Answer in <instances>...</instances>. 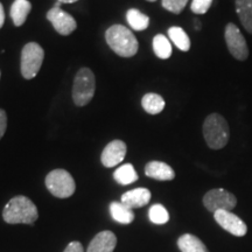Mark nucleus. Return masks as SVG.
Returning <instances> with one entry per match:
<instances>
[{"instance_id":"32","label":"nucleus","mask_w":252,"mask_h":252,"mask_svg":"<svg viewBox=\"0 0 252 252\" xmlns=\"http://www.w3.org/2000/svg\"><path fill=\"white\" fill-rule=\"evenodd\" d=\"M147 1H151V2H153V1H157V0H147Z\"/></svg>"},{"instance_id":"2","label":"nucleus","mask_w":252,"mask_h":252,"mask_svg":"<svg viewBox=\"0 0 252 252\" xmlns=\"http://www.w3.org/2000/svg\"><path fill=\"white\" fill-rule=\"evenodd\" d=\"M106 42L116 54L122 58H132L137 54L138 40L130 30L122 25H113L105 33Z\"/></svg>"},{"instance_id":"16","label":"nucleus","mask_w":252,"mask_h":252,"mask_svg":"<svg viewBox=\"0 0 252 252\" xmlns=\"http://www.w3.org/2000/svg\"><path fill=\"white\" fill-rule=\"evenodd\" d=\"M236 12L245 31L252 34V0H236Z\"/></svg>"},{"instance_id":"6","label":"nucleus","mask_w":252,"mask_h":252,"mask_svg":"<svg viewBox=\"0 0 252 252\" xmlns=\"http://www.w3.org/2000/svg\"><path fill=\"white\" fill-rule=\"evenodd\" d=\"M45 59L42 47L36 42H30L21 53V74L26 80H32L37 75Z\"/></svg>"},{"instance_id":"23","label":"nucleus","mask_w":252,"mask_h":252,"mask_svg":"<svg viewBox=\"0 0 252 252\" xmlns=\"http://www.w3.org/2000/svg\"><path fill=\"white\" fill-rule=\"evenodd\" d=\"M153 50L156 55L161 60H167L172 55V45L169 40L162 34H158L153 39Z\"/></svg>"},{"instance_id":"12","label":"nucleus","mask_w":252,"mask_h":252,"mask_svg":"<svg viewBox=\"0 0 252 252\" xmlns=\"http://www.w3.org/2000/svg\"><path fill=\"white\" fill-rule=\"evenodd\" d=\"M117 245V237L112 231L105 230L94 236L87 252H113Z\"/></svg>"},{"instance_id":"29","label":"nucleus","mask_w":252,"mask_h":252,"mask_svg":"<svg viewBox=\"0 0 252 252\" xmlns=\"http://www.w3.org/2000/svg\"><path fill=\"white\" fill-rule=\"evenodd\" d=\"M4 23H5V12H4V7H2L1 2H0V28L2 27Z\"/></svg>"},{"instance_id":"31","label":"nucleus","mask_w":252,"mask_h":252,"mask_svg":"<svg viewBox=\"0 0 252 252\" xmlns=\"http://www.w3.org/2000/svg\"><path fill=\"white\" fill-rule=\"evenodd\" d=\"M195 24H196V25H195V28H196L197 31H200L201 30V23H200V21L195 20Z\"/></svg>"},{"instance_id":"7","label":"nucleus","mask_w":252,"mask_h":252,"mask_svg":"<svg viewBox=\"0 0 252 252\" xmlns=\"http://www.w3.org/2000/svg\"><path fill=\"white\" fill-rule=\"evenodd\" d=\"M203 204L209 212L216 213L219 210L231 212L237 204V198L235 195L225 189H212L203 196Z\"/></svg>"},{"instance_id":"18","label":"nucleus","mask_w":252,"mask_h":252,"mask_svg":"<svg viewBox=\"0 0 252 252\" xmlns=\"http://www.w3.org/2000/svg\"><path fill=\"white\" fill-rule=\"evenodd\" d=\"M110 213L112 219L122 224H130L134 220V213L131 208L122 202H112L110 204Z\"/></svg>"},{"instance_id":"21","label":"nucleus","mask_w":252,"mask_h":252,"mask_svg":"<svg viewBox=\"0 0 252 252\" xmlns=\"http://www.w3.org/2000/svg\"><path fill=\"white\" fill-rule=\"evenodd\" d=\"M126 20L132 30L141 32L145 31L150 25V18L146 14L141 13L139 9L131 8L126 13Z\"/></svg>"},{"instance_id":"9","label":"nucleus","mask_w":252,"mask_h":252,"mask_svg":"<svg viewBox=\"0 0 252 252\" xmlns=\"http://www.w3.org/2000/svg\"><path fill=\"white\" fill-rule=\"evenodd\" d=\"M47 19L52 23L53 27L61 35H69L72 32L76 30L77 24L76 20L64 12L61 8V2H56L53 8H50L47 13Z\"/></svg>"},{"instance_id":"27","label":"nucleus","mask_w":252,"mask_h":252,"mask_svg":"<svg viewBox=\"0 0 252 252\" xmlns=\"http://www.w3.org/2000/svg\"><path fill=\"white\" fill-rule=\"evenodd\" d=\"M6 127H7V116H6V112L4 110L0 109V139L4 137Z\"/></svg>"},{"instance_id":"30","label":"nucleus","mask_w":252,"mask_h":252,"mask_svg":"<svg viewBox=\"0 0 252 252\" xmlns=\"http://www.w3.org/2000/svg\"><path fill=\"white\" fill-rule=\"evenodd\" d=\"M77 0H59V2L61 4H72V2H76Z\"/></svg>"},{"instance_id":"8","label":"nucleus","mask_w":252,"mask_h":252,"mask_svg":"<svg viewBox=\"0 0 252 252\" xmlns=\"http://www.w3.org/2000/svg\"><path fill=\"white\" fill-rule=\"evenodd\" d=\"M225 42L230 54L236 60L244 61L249 56V48L247 41L239 28L235 24H228L225 27Z\"/></svg>"},{"instance_id":"22","label":"nucleus","mask_w":252,"mask_h":252,"mask_svg":"<svg viewBox=\"0 0 252 252\" xmlns=\"http://www.w3.org/2000/svg\"><path fill=\"white\" fill-rule=\"evenodd\" d=\"M168 36L172 42L182 52H188L190 49V40L187 33L181 27L173 26L168 30Z\"/></svg>"},{"instance_id":"26","label":"nucleus","mask_w":252,"mask_h":252,"mask_svg":"<svg viewBox=\"0 0 252 252\" xmlns=\"http://www.w3.org/2000/svg\"><path fill=\"white\" fill-rule=\"evenodd\" d=\"M212 4L213 0H193L190 8L195 14H206Z\"/></svg>"},{"instance_id":"28","label":"nucleus","mask_w":252,"mask_h":252,"mask_svg":"<svg viewBox=\"0 0 252 252\" xmlns=\"http://www.w3.org/2000/svg\"><path fill=\"white\" fill-rule=\"evenodd\" d=\"M63 252H84V250L80 242H71Z\"/></svg>"},{"instance_id":"19","label":"nucleus","mask_w":252,"mask_h":252,"mask_svg":"<svg viewBox=\"0 0 252 252\" xmlns=\"http://www.w3.org/2000/svg\"><path fill=\"white\" fill-rule=\"evenodd\" d=\"M141 105H143V109L150 115H158L165 109V99L162 98L160 94H146L141 99Z\"/></svg>"},{"instance_id":"33","label":"nucleus","mask_w":252,"mask_h":252,"mask_svg":"<svg viewBox=\"0 0 252 252\" xmlns=\"http://www.w3.org/2000/svg\"><path fill=\"white\" fill-rule=\"evenodd\" d=\"M0 75H1V74H0Z\"/></svg>"},{"instance_id":"4","label":"nucleus","mask_w":252,"mask_h":252,"mask_svg":"<svg viewBox=\"0 0 252 252\" xmlns=\"http://www.w3.org/2000/svg\"><path fill=\"white\" fill-rule=\"evenodd\" d=\"M96 88L94 72L88 68L81 69L77 72L72 87V99L76 105L84 106L93 99Z\"/></svg>"},{"instance_id":"3","label":"nucleus","mask_w":252,"mask_h":252,"mask_svg":"<svg viewBox=\"0 0 252 252\" xmlns=\"http://www.w3.org/2000/svg\"><path fill=\"white\" fill-rule=\"evenodd\" d=\"M203 135L210 149H223L228 144L230 137L228 123L219 113H212L203 123Z\"/></svg>"},{"instance_id":"5","label":"nucleus","mask_w":252,"mask_h":252,"mask_svg":"<svg viewBox=\"0 0 252 252\" xmlns=\"http://www.w3.org/2000/svg\"><path fill=\"white\" fill-rule=\"evenodd\" d=\"M46 187L54 196L67 198L75 193L76 185L70 173L64 169H54L47 175Z\"/></svg>"},{"instance_id":"17","label":"nucleus","mask_w":252,"mask_h":252,"mask_svg":"<svg viewBox=\"0 0 252 252\" xmlns=\"http://www.w3.org/2000/svg\"><path fill=\"white\" fill-rule=\"evenodd\" d=\"M32 9V4L28 0H15L11 7V18L15 26L25 24Z\"/></svg>"},{"instance_id":"20","label":"nucleus","mask_w":252,"mask_h":252,"mask_svg":"<svg viewBox=\"0 0 252 252\" xmlns=\"http://www.w3.org/2000/svg\"><path fill=\"white\" fill-rule=\"evenodd\" d=\"M113 178L119 185L127 186L137 181L139 176H138L134 167L131 163H125V165H122L116 169L115 173H113Z\"/></svg>"},{"instance_id":"25","label":"nucleus","mask_w":252,"mask_h":252,"mask_svg":"<svg viewBox=\"0 0 252 252\" xmlns=\"http://www.w3.org/2000/svg\"><path fill=\"white\" fill-rule=\"evenodd\" d=\"M188 0H162V7L174 14H180L187 5Z\"/></svg>"},{"instance_id":"1","label":"nucleus","mask_w":252,"mask_h":252,"mask_svg":"<svg viewBox=\"0 0 252 252\" xmlns=\"http://www.w3.org/2000/svg\"><path fill=\"white\" fill-rule=\"evenodd\" d=\"M37 217L39 213L36 206L23 195L9 200L2 212V219L8 224H33Z\"/></svg>"},{"instance_id":"11","label":"nucleus","mask_w":252,"mask_h":252,"mask_svg":"<svg viewBox=\"0 0 252 252\" xmlns=\"http://www.w3.org/2000/svg\"><path fill=\"white\" fill-rule=\"evenodd\" d=\"M126 144L122 140H113L111 143L108 144L105 146V149L103 150L102 157V163L105 167H115L121 163L126 156Z\"/></svg>"},{"instance_id":"14","label":"nucleus","mask_w":252,"mask_h":252,"mask_svg":"<svg viewBox=\"0 0 252 252\" xmlns=\"http://www.w3.org/2000/svg\"><path fill=\"white\" fill-rule=\"evenodd\" d=\"M151 200V191L146 188H135L126 191L122 196V203L131 209L141 208L149 204Z\"/></svg>"},{"instance_id":"10","label":"nucleus","mask_w":252,"mask_h":252,"mask_svg":"<svg viewBox=\"0 0 252 252\" xmlns=\"http://www.w3.org/2000/svg\"><path fill=\"white\" fill-rule=\"evenodd\" d=\"M214 219L220 228H223L229 234L237 236V237H243L247 235L248 226L237 215L232 214V212H226V210H219L214 213Z\"/></svg>"},{"instance_id":"15","label":"nucleus","mask_w":252,"mask_h":252,"mask_svg":"<svg viewBox=\"0 0 252 252\" xmlns=\"http://www.w3.org/2000/svg\"><path fill=\"white\" fill-rule=\"evenodd\" d=\"M178 247L181 252H209L200 238L191 234H185L178 239Z\"/></svg>"},{"instance_id":"13","label":"nucleus","mask_w":252,"mask_h":252,"mask_svg":"<svg viewBox=\"0 0 252 252\" xmlns=\"http://www.w3.org/2000/svg\"><path fill=\"white\" fill-rule=\"evenodd\" d=\"M145 174L159 181H171L175 178V172L169 165L161 161H151L145 167Z\"/></svg>"},{"instance_id":"24","label":"nucleus","mask_w":252,"mask_h":252,"mask_svg":"<svg viewBox=\"0 0 252 252\" xmlns=\"http://www.w3.org/2000/svg\"><path fill=\"white\" fill-rule=\"evenodd\" d=\"M149 217L154 224H165L169 220V214L162 204H153L149 210Z\"/></svg>"}]
</instances>
